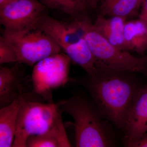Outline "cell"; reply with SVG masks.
Returning <instances> with one entry per match:
<instances>
[{
  "label": "cell",
  "mask_w": 147,
  "mask_h": 147,
  "mask_svg": "<svg viewBox=\"0 0 147 147\" xmlns=\"http://www.w3.org/2000/svg\"><path fill=\"white\" fill-rule=\"evenodd\" d=\"M127 71L98 69L82 79H72L86 89L100 113L115 126L124 128L141 85Z\"/></svg>",
  "instance_id": "obj_1"
},
{
  "label": "cell",
  "mask_w": 147,
  "mask_h": 147,
  "mask_svg": "<svg viewBox=\"0 0 147 147\" xmlns=\"http://www.w3.org/2000/svg\"><path fill=\"white\" fill-rule=\"evenodd\" d=\"M57 105L63 113L73 119L76 147L113 146L110 131L102 119L104 117L91 98L76 93Z\"/></svg>",
  "instance_id": "obj_2"
},
{
  "label": "cell",
  "mask_w": 147,
  "mask_h": 147,
  "mask_svg": "<svg viewBox=\"0 0 147 147\" xmlns=\"http://www.w3.org/2000/svg\"><path fill=\"white\" fill-rule=\"evenodd\" d=\"M84 37L94 57L97 69L147 74V55L135 57L112 45L94 29L89 17L84 24Z\"/></svg>",
  "instance_id": "obj_3"
},
{
  "label": "cell",
  "mask_w": 147,
  "mask_h": 147,
  "mask_svg": "<svg viewBox=\"0 0 147 147\" xmlns=\"http://www.w3.org/2000/svg\"><path fill=\"white\" fill-rule=\"evenodd\" d=\"M62 113L54 102L24 100L18 113L12 147H26L29 137L43 134L63 124Z\"/></svg>",
  "instance_id": "obj_4"
},
{
  "label": "cell",
  "mask_w": 147,
  "mask_h": 147,
  "mask_svg": "<svg viewBox=\"0 0 147 147\" xmlns=\"http://www.w3.org/2000/svg\"><path fill=\"white\" fill-rule=\"evenodd\" d=\"M2 36L15 50L18 63L31 67L45 58L60 53L61 50L50 35L34 27L16 32L4 30Z\"/></svg>",
  "instance_id": "obj_5"
},
{
  "label": "cell",
  "mask_w": 147,
  "mask_h": 147,
  "mask_svg": "<svg viewBox=\"0 0 147 147\" xmlns=\"http://www.w3.org/2000/svg\"><path fill=\"white\" fill-rule=\"evenodd\" d=\"M71 61L65 53H60L37 63L33 66L31 77L34 93L53 103L52 90L63 86L70 80Z\"/></svg>",
  "instance_id": "obj_6"
},
{
  "label": "cell",
  "mask_w": 147,
  "mask_h": 147,
  "mask_svg": "<svg viewBox=\"0 0 147 147\" xmlns=\"http://www.w3.org/2000/svg\"><path fill=\"white\" fill-rule=\"evenodd\" d=\"M46 7L38 0H13L0 7V23L7 31H22L32 27Z\"/></svg>",
  "instance_id": "obj_7"
},
{
  "label": "cell",
  "mask_w": 147,
  "mask_h": 147,
  "mask_svg": "<svg viewBox=\"0 0 147 147\" xmlns=\"http://www.w3.org/2000/svg\"><path fill=\"white\" fill-rule=\"evenodd\" d=\"M73 21H58L45 13L40 16L33 27L50 35L65 52L74 44L84 37V14L74 17Z\"/></svg>",
  "instance_id": "obj_8"
},
{
  "label": "cell",
  "mask_w": 147,
  "mask_h": 147,
  "mask_svg": "<svg viewBox=\"0 0 147 147\" xmlns=\"http://www.w3.org/2000/svg\"><path fill=\"white\" fill-rule=\"evenodd\" d=\"M124 129L126 147H131L147 133V85L141 86L136 94Z\"/></svg>",
  "instance_id": "obj_9"
},
{
  "label": "cell",
  "mask_w": 147,
  "mask_h": 147,
  "mask_svg": "<svg viewBox=\"0 0 147 147\" xmlns=\"http://www.w3.org/2000/svg\"><path fill=\"white\" fill-rule=\"evenodd\" d=\"M26 76L18 65L0 68V106H7L21 96L30 98L24 92Z\"/></svg>",
  "instance_id": "obj_10"
},
{
  "label": "cell",
  "mask_w": 147,
  "mask_h": 147,
  "mask_svg": "<svg viewBox=\"0 0 147 147\" xmlns=\"http://www.w3.org/2000/svg\"><path fill=\"white\" fill-rule=\"evenodd\" d=\"M126 18L119 16H106L98 14L92 27L112 45L127 51L125 45L124 29Z\"/></svg>",
  "instance_id": "obj_11"
},
{
  "label": "cell",
  "mask_w": 147,
  "mask_h": 147,
  "mask_svg": "<svg viewBox=\"0 0 147 147\" xmlns=\"http://www.w3.org/2000/svg\"><path fill=\"white\" fill-rule=\"evenodd\" d=\"M28 97L21 96L0 110V147H12L18 113L22 103Z\"/></svg>",
  "instance_id": "obj_12"
},
{
  "label": "cell",
  "mask_w": 147,
  "mask_h": 147,
  "mask_svg": "<svg viewBox=\"0 0 147 147\" xmlns=\"http://www.w3.org/2000/svg\"><path fill=\"white\" fill-rule=\"evenodd\" d=\"M125 45L127 51L143 55L147 50V26L140 19L125 23L124 29Z\"/></svg>",
  "instance_id": "obj_13"
},
{
  "label": "cell",
  "mask_w": 147,
  "mask_h": 147,
  "mask_svg": "<svg viewBox=\"0 0 147 147\" xmlns=\"http://www.w3.org/2000/svg\"><path fill=\"white\" fill-rule=\"evenodd\" d=\"M71 146L64 124L43 134L30 136L26 143V147Z\"/></svg>",
  "instance_id": "obj_14"
},
{
  "label": "cell",
  "mask_w": 147,
  "mask_h": 147,
  "mask_svg": "<svg viewBox=\"0 0 147 147\" xmlns=\"http://www.w3.org/2000/svg\"><path fill=\"white\" fill-rule=\"evenodd\" d=\"M142 4L140 0H101L97 9L102 16L126 18L137 13Z\"/></svg>",
  "instance_id": "obj_15"
},
{
  "label": "cell",
  "mask_w": 147,
  "mask_h": 147,
  "mask_svg": "<svg viewBox=\"0 0 147 147\" xmlns=\"http://www.w3.org/2000/svg\"><path fill=\"white\" fill-rule=\"evenodd\" d=\"M48 8L62 11L74 18L86 13L88 8L85 0H38Z\"/></svg>",
  "instance_id": "obj_16"
},
{
  "label": "cell",
  "mask_w": 147,
  "mask_h": 147,
  "mask_svg": "<svg viewBox=\"0 0 147 147\" xmlns=\"http://www.w3.org/2000/svg\"><path fill=\"white\" fill-rule=\"evenodd\" d=\"M18 63V57L13 47L4 39L0 37V64Z\"/></svg>",
  "instance_id": "obj_17"
},
{
  "label": "cell",
  "mask_w": 147,
  "mask_h": 147,
  "mask_svg": "<svg viewBox=\"0 0 147 147\" xmlns=\"http://www.w3.org/2000/svg\"><path fill=\"white\" fill-rule=\"evenodd\" d=\"M142 8L139 15V19L147 26V0H145L142 3Z\"/></svg>",
  "instance_id": "obj_18"
},
{
  "label": "cell",
  "mask_w": 147,
  "mask_h": 147,
  "mask_svg": "<svg viewBox=\"0 0 147 147\" xmlns=\"http://www.w3.org/2000/svg\"><path fill=\"white\" fill-rule=\"evenodd\" d=\"M131 147H147V133L131 145Z\"/></svg>",
  "instance_id": "obj_19"
},
{
  "label": "cell",
  "mask_w": 147,
  "mask_h": 147,
  "mask_svg": "<svg viewBox=\"0 0 147 147\" xmlns=\"http://www.w3.org/2000/svg\"><path fill=\"white\" fill-rule=\"evenodd\" d=\"M88 8L96 10L98 7L99 0H85Z\"/></svg>",
  "instance_id": "obj_20"
},
{
  "label": "cell",
  "mask_w": 147,
  "mask_h": 147,
  "mask_svg": "<svg viewBox=\"0 0 147 147\" xmlns=\"http://www.w3.org/2000/svg\"><path fill=\"white\" fill-rule=\"evenodd\" d=\"M12 1L13 0H0V7Z\"/></svg>",
  "instance_id": "obj_21"
},
{
  "label": "cell",
  "mask_w": 147,
  "mask_h": 147,
  "mask_svg": "<svg viewBox=\"0 0 147 147\" xmlns=\"http://www.w3.org/2000/svg\"><path fill=\"white\" fill-rule=\"evenodd\" d=\"M140 1H141V2L142 3V4L143 3V2H144V1H145V0H140Z\"/></svg>",
  "instance_id": "obj_22"
}]
</instances>
